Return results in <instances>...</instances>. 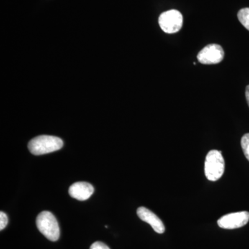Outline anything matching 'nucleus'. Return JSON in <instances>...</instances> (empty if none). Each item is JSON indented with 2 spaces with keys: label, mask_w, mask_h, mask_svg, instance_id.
<instances>
[{
  "label": "nucleus",
  "mask_w": 249,
  "mask_h": 249,
  "mask_svg": "<svg viewBox=\"0 0 249 249\" xmlns=\"http://www.w3.org/2000/svg\"><path fill=\"white\" fill-rule=\"evenodd\" d=\"M63 146L61 139L53 136L42 135L31 140L28 145L29 151L34 155H42L57 151Z\"/></svg>",
  "instance_id": "1"
},
{
  "label": "nucleus",
  "mask_w": 249,
  "mask_h": 249,
  "mask_svg": "<svg viewBox=\"0 0 249 249\" xmlns=\"http://www.w3.org/2000/svg\"><path fill=\"white\" fill-rule=\"evenodd\" d=\"M225 169V160L222 152L211 150L205 160L204 171L206 178L211 181H216L222 178Z\"/></svg>",
  "instance_id": "2"
},
{
  "label": "nucleus",
  "mask_w": 249,
  "mask_h": 249,
  "mask_svg": "<svg viewBox=\"0 0 249 249\" xmlns=\"http://www.w3.org/2000/svg\"><path fill=\"white\" fill-rule=\"evenodd\" d=\"M36 225L42 235L48 240L55 242L60 237V227L56 218L49 211L40 213L36 219Z\"/></svg>",
  "instance_id": "3"
},
{
  "label": "nucleus",
  "mask_w": 249,
  "mask_h": 249,
  "mask_svg": "<svg viewBox=\"0 0 249 249\" xmlns=\"http://www.w3.org/2000/svg\"><path fill=\"white\" fill-rule=\"evenodd\" d=\"M159 24L160 29L166 34L178 33L182 28V14L178 10L165 11L159 18Z\"/></svg>",
  "instance_id": "4"
},
{
  "label": "nucleus",
  "mask_w": 249,
  "mask_h": 249,
  "mask_svg": "<svg viewBox=\"0 0 249 249\" xmlns=\"http://www.w3.org/2000/svg\"><path fill=\"white\" fill-rule=\"evenodd\" d=\"M198 61L204 65H214L222 61L224 58V49L217 44H211L205 47L198 53Z\"/></svg>",
  "instance_id": "5"
},
{
  "label": "nucleus",
  "mask_w": 249,
  "mask_h": 249,
  "mask_svg": "<svg viewBox=\"0 0 249 249\" xmlns=\"http://www.w3.org/2000/svg\"><path fill=\"white\" fill-rule=\"evenodd\" d=\"M249 213L247 211L233 213L222 216L217 221L219 227L224 229H239L248 224Z\"/></svg>",
  "instance_id": "6"
},
{
  "label": "nucleus",
  "mask_w": 249,
  "mask_h": 249,
  "mask_svg": "<svg viewBox=\"0 0 249 249\" xmlns=\"http://www.w3.org/2000/svg\"><path fill=\"white\" fill-rule=\"evenodd\" d=\"M137 214L139 217L143 222L147 223L151 226L154 231L157 233L162 234L165 232V226L160 217L145 207H139L137 209Z\"/></svg>",
  "instance_id": "7"
},
{
  "label": "nucleus",
  "mask_w": 249,
  "mask_h": 249,
  "mask_svg": "<svg viewBox=\"0 0 249 249\" xmlns=\"http://www.w3.org/2000/svg\"><path fill=\"white\" fill-rule=\"evenodd\" d=\"M94 188L92 185L88 182H76L72 184L69 189L71 197L77 200L85 201L92 196Z\"/></svg>",
  "instance_id": "8"
},
{
  "label": "nucleus",
  "mask_w": 249,
  "mask_h": 249,
  "mask_svg": "<svg viewBox=\"0 0 249 249\" xmlns=\"http://www.w3.org/2000/svg\"><path fill=\"white\" fill-rule=\"evenodd\" d=\"M237 18L241 24L249 31V8L240 10L237 14Z\"/></svg>",
  "instance_id": "9"
},
{
  "label": "nucleus",
  "mask_w": 249,
  "mask_h": 249,
  "mask_svg": "<svg viewBox=\"0 0 249 249\" xmlns=\"http://www.w3.org/2000/svg\"><path fill=\"white\" fill-rule=\"evenodd\" d=\"M241 146L246 158L249 161V133L245 134L241 139Z\"/></svg>",
  "instance_id": "10"
},
{
  "label": "nucleus",
  "mask_w": 249,
  "mask_h": 249,
  "mask_svg": "<svg viewBox=\"0 0 249 249\" xmlns=\"http://www.w3.org/2000/svg\"><path fill=\"white\" fill-rule=\"evenodd\" d=\"M9 219H8L7 215L5 213L1 211L0 212V230L2 231L7 226Z\"/></svg>",
  "instance_id": "11"
},
{
  "label": "nucleus",
  "mask_w": 249,
  "mask_h": 249,
  "mask_svg": "<svg viewBox=\"0 0 249 249\" xmlns=\"http://www.w3.org/2000/svg\"><path fill=\"white\" fill-rule=\"evenodd\" d=\"M90 249H110L106 244L101 242H94L92 245L90 247Z\"/></svg>",
  "instance_id": "12"
},
{
  "label": "nucleus",
  "mask_w": 249,
  "mask_h": 249,
  "mask_svg": "<svg viewBox=\"0 0 249 249\" xmlns=\"http://www.w3.org/2000/svg\"><path fill=\"white\" fill-rule=\"evenodd\" d=\"M246 98H247V103H248V105L249 106V85L248 86H247V88H246Z\"/></svg>",
  "instance_id": "13"
}]
</instances>
